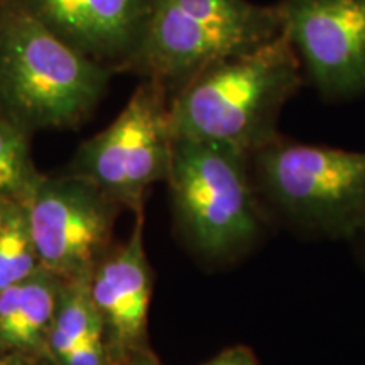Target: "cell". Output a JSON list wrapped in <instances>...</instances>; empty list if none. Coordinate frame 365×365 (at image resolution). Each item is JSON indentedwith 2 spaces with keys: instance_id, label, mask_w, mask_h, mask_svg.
<instances>
[{
  "instance_id": "obj_7",
  "label": "cell",
  "mask_w": 365,
  "mask_h": 365,
  "mask_svg": "<svg viewBox=\"0 0 365 365\" xmlns=\"http://www.w3.org/2000/svg\"><path fill=\"white\" fill-rule=\"evenodd\" d=\"M120 210L83 178L41 175L26 203L41 266L65 279L91 272L113 245Z\"/></svg>"
},
{
  "instance_id": "obj_3",
  "label": "cell",
  "mask_w": 365,
  "mask_h": 365,
  "mask_svg": "<svg viewBox=\"0 0 365 365\" xmlns=\"http://www.w3.org/2000/svg\"><path fill=\"white\" fill-rule=\"evenodd\" d=\"M166 182L178 230L203 261H239L267 234L272 220L255 188L245 150L173 137Z\"/></svg>"
},
{
  "instance_id": "obj_4",
  "label": "cell",
  "mask_w": 365,
  "mask_h": 365,
  "mask_svg": "<svg viewBox=\"0 0 365 365\" xmlns=\"http://www.w3.org/2000/svg\"><path fill=\"white\" fill-rule=\"evenodd\" d=\"M271 220L317 239L352 240L365 223V153L277 135L250 153Z\"/></svg>"
},
{
  "instance_id": "obj_14",
  "label": "cell",
  "mask_w": 365,
  "mask_h": 365,
  "mask_svg": "<svg viewBox=\"0 0 365 365\" xmlns=\"http://www.w3.org/2000/svg\"><path fill=\"white\" fill-rule=\"evenodd\" d=\"M202 365H259V360L247 345H232Z\"/></svg>"
},
{
  "instance_id": "obj_8",
  "label": "cell",
  "mask_w": 365,
  "mask_h": 365,
  "mask_svg": "<svg viewBox=\"0 0 365 365\" xmlns=\"http://www.w3.org/2000/svg\"><path fill=\"white\" fill-rule=\"evenodd\" d=\"M282 33L327 100L365 93V0H282Z\"/></svg>"
},
{
  "instance_id": "obj_9",
  "label": "cell",
  "mask_w": 365,
  "mask_h": 365,
  "mask_svg": "<svg viewBox=\"0 0 365 365\" xmlns=\"http://www.w3.org/2000/svg\"><path fill=\"white\" fill-rule=\"evenodd\" d=\"M154 272L144 245V212L125 242L112 245L90 274V296L102 322L108 364L150 349L149 309Z\"/></svg>"
},
{
  "instance_id": "obj_6",
  "label": "cell",
  "mask_w": 365,
  "mask_h": 365,
  "mask_svg": "<svg viewBox=\"0 0 365 365\" xmlns=\"http://www.w3.org/2000/svg\"><path fill=\"white\" fill-rule=\"evenodd\" d=\"M170 91L144 78L107 129L85 140L68 173L90 181L120 208L144 212L145 193L171 170Z\"/></svg>"
},
{
  "instance_id": "obj_1",
  "label": "cell",
  "mask_w": 365,
  "mask_h": 365,
  "mask_svg": "<svg viewBox=\"0 0 365 365\" xmlns=\"http://www.w3.org/2000/svg\"><path fill=\"white\" fill-rule=\"evenodd\" d=\"M303 78L281 29L266 43L212 63L176 90L170 98L173 137L254 153L281 135L279 115Z\"/></svg>"
},
{
  "instance_id": "obj_2",
  "label": "cell",
  "mask_w": 365,
  "mask_h": 365,
  "mask_svg": "<svg viewBox=\"0 0 365 365\" xmlns=\"http://www.w3.org/2000/svg\"><path fill=\"white\" fill-rule=\"evenodd\" d=\"M113 70L68 44L21 0H0V113L33 134L75 129L107 93Z\"/></svg>"
},
{
  "instance_id": "obj_16",
  "label": "cell",
  "mask_w": 365,
  "mask_h": 365,
  "mask_svg": "<svg viewBox=\"0 0 365 365\" xmlns=\"http://www.w3.org/2000/svg\"><path fill=\"white\" fill-rule=\"evenodd\" d=\"M0 365H49L48 362L26 357L19 354H0Z\"/></svg>"
},
{
  "instance_id": "obj_13",
  "label": "cell",
  "mask_w": 365,
  "mask_h": 365,
  "mask_svg": "<svg viewBox=\"0 0 365 365\" xmlns=\"http://www.w3.org/2000/svg\"><path fill=\"white\" fill-rule=\"evenodd\" d=\"M29 139V132L0 113V202L26 205L41 178Z\"/></svg>"
},
{
  "instance_id": "obj_15",
  "label": "cell",
  "mask_w": 365,
  "mask_h": 365,
  "mask_svg": "<svg viewBox=\"0 0 365 365\" xmlns=\"http://www.w3.org/2000/svg\"><path fill=\"white\" fill-rule=\"evenodd\" d=\"M118 365H164L161 360L158 359V355L153 352V349L140 350V352L132 354L130 357H127L124 362Z\"/></svg>"
},
{
  "instance_id": "obj_12",
  "label": "cell",
  "mask_w": 365,
  "mask_h": 365,
  "mask_svg": "<svg viewBox=\"0 0 365 365\" xmlns=\"http://www.w3.org/2000/svg\"><path fill=\"white\" fill-rule=\"evenodd\" d=\"M41 267L26 205L0 202V293Z\"/></svg>"
},
{
  "instance_id": "obj_5",
  "label": "cell",
  "mask_w": 365,
  "mask_h": 365,
  "mask_svg": "<svg viewBox=\"0 0 365 365\" xmlns=\"http://www.w3.org/2000/svg\"><path fill=\"white\" fill-rule=\"evenodd\" d=\"M279 6L250 0H153L139 51L127 70L166 86L170 97L218 59L279 34Z\"/></svg>"
},
{
  "instance_id": "obj_10",
  "label": "cell",
  "mask_w": 365,
  "mask_h": 365,
  "mask_svg": "<svg viewBox=\"0 0 365 365\" xmlns=\"http://www.w3.org/2000/svg\"><path fill=\"white\" fill-rule=\"evenodd\" d=\"M53 33L113 71L127 70L144 39L153 0H21Z\"/></svg>"
},
{
  "instance_id": "obj_11",
  "label": "cell",
  "mask_w": 365,
  "mask_h": 365,
  "mask_svg": "<svg viewBox=\"0 0 365 365\" xmlns=\"http://www.w3.org/2000/svg\"><path fill=\"white\" fill-rule=\"evenodd\" d=\"M65 277L41 267L0 293V354H19L48 362L49 333Z\"/></svg>"
},
{
  "instance_id": "obj_17",
  "label": "cell",
  "mask_w": 365,
  "mask_h": 365,
  "mask_svg": "<svg viewBox=\"0 0 365 365\" xmlns=\"http://www.w3.org/2000/svg\"><path fill=\"white\" fill-rule=\"evenodd\" d=\"M352 240L357 242V245L360 247V254H362V257H364V261H365V223L362 225V228H360V230H359V234L355 235Z\"/></svg>"
}]
</instances>
